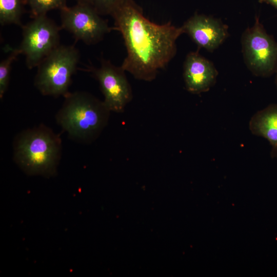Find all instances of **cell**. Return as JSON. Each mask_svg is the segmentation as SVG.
<instances>
[{
    "mask_svg": "<svg viewBox=\"0 0 277 277\" xmlns=\"http://www.w3.org/2000/svg\"><path fill=\"white\" fill-rule=\"evenodd\" d=\"M111 16L114 21L112 29L121 33L127 50L121 67L137 80H154L175 55L176 40L184 33L182 26L170 22L162 25L151 22L132 0Z\"/></svg>",
    "mask_w": 277,
    "mask_h": 277,
    "instance_id": "cell-1",
    "label": "cell"
},
{
    "mask_svg": "<svg viewBox=\"0 0 277 277\" xmlns=\"http://www.w3.org/2000/svg\"><path fill=\"white\" fill-rule=\"evenodd\" d=\"M55 115L57 123L69 137L89 144L106 127L111 111L103 101L84 91L69 92Z\"/></svg>",
    "mask_w": 277,
    "mask_h": 277,
    "instance_id": "cell-2",
    "label": "cell"
},
{
    "mask_svg": "<svg viewBox=\"0 0 277 277\" xmlns=\"http://www.w3.org/2000/svg\"><path fill=\"white\" fill-rule=\"evenodd\" d=\"M13 159L26 174L54 175L62 150L60 135L44 124L24 130L15 136Z\"/></svg>",
    "mask_w": 277,
    "mask_h": 277,
    "instance_id": "cell-3",
    "label": "cell"
},
{
    "mask_svg": "<svg viewBox=\"0 0 277 277\" xmlns=\"http://www.w3.org/2000/svg\"><path fill=\"white\" fill-rule=\"evenodd\" d=\"M80 60L77 49L73 45H60L37 66L34 84L43 95H66L72 77Z\"/></svg>",
    "mask_w": 277,
    "mask_h": 277,
    "instance_id": "cell-4",
    "label": "cell"
},
{
    "mask_svg": "<svg viewBox=\"0 0 277 277\" xmlns=\"http://www.w3.org/2000/svg\"><path fill=\"white\" fill-rule=\"evenodd\" d=\"M245 64L255 75L269 77L277 69V42L268 34L255 16L254 24L247 28L241 38Z\"/></svg>",
    "mask_w": 277,
    "mask_h": 277,
    "instance_id": "cell-5",
    "label": "cell"
},
{
    "mask_svg": "<svg viewBox=\"0 0 277 277\" xmlns=\"http://www.w3.org/2000/svg\"><path fill=\"white\" fill-rule=\"evenodd\" d=\"M22 26V39L17 48L26 60L27 68L37 67L41 62L60 45L62 29L47 15L32 18Z\"/></svg>",
    "mask_w": 277,
    "mask_h": 277,
    "instance_id": "cell-6",
    "label": "cell"
},
{
    "mask_svg": "<svg viewBox=\"0 0 277 277\" xmlns=\"http://www.w3.org/2000/svg\"><path fill=\"white\" fill-rule=\"evenodd\" d=\"M62 29L87 45L98 43L113 30L90 5L77 3L60 10Z\"/></svg>",
    "mask_w": 277,
    "mask_h": 277,
    "instance_id": "cell-7",
    "label": "cell"
},
{
    "mask_svg": "<svg viewBox=\"0 0 277 277\" xmlns=\"http://www.w3.org/2000/svg\"><path fill=\"white\" fill-rule=\"evenodd\" d=\"M104 95V103L111 112H123L132 99L131 87L120 67L103 60L100 66L92 70Z\"/></svg>",
    "mask_w": 277,
    "mask_h": 277,
    "instance_id": "cell-8",
    "label": "cell"
},
{
    "mask_svg": "<svg viewBox=\"0 0 277 277\" xmlns=\"http://www.w3.org/2000/svg\"><path fill=\"white\" fill-rule=\"evenodd\" d=\"M199 48L213 52L229 36L228 27L217 18L197 13L188 18L182 26Z\"/></svg>",
    "mask_w": 277,
    "mask_h": 277,
    "instance_id": "cell-9",
    "label": "cell"
},
{
    "mask_svg": "<svg viewBox=\"0 0 277 277\" xmlns=\"http://www.w3.org/2000/svg\"><path fill=\"white\" fill-rule=\"evenodd\" d=\"M183 69L186 89L194 94L209 90L215 83L218 74L214 64L202 56L199 50L187 55Z\"/></svg>",
    "mask_w": 277,
    "mask_h": 277,
    "instance_id": "cell-10",
    "label": "cell"
},
{
    "mask_svg": "<svg viewBox=\"0 0 277 277\" xmlns=\"http://www.w3.org/2000/svg\"><path fill=\"white\" fill-rule=\"evenodd\" d=\"M249 128L254 134L268 141L271 157H277V104H271L255 113L250 121Z\"/></svg>",
    "mask_w": 277,
    "mask_h": 277,
    "instance_id": "cell-11",
    "label": "cell"
},
{
    "mask_svg": "<svg viewBox=\"0 0 277 277\" xmlns=\"http://www.w3.org/2000/svg\"><path fill=\"white\" fill-rule=\"evenodd\" d=\"M24 10L23 0H0V24L22 26Z\"/></svg>",
    "mask_w": 277,
    "mask_h": 277,
    "instance_id": "cell-12",
    "label": "cell"
},
{
    "mask_svg": "<svg viewBox=\"0 0 277 277\" xmlns=\"http://www.w3.org/2000/svg\"><path fill=\"white\" fill-rule=\"evenodd\" d=\"M30 8L32 18L47 15V12L54 9H62L67 7L66 0H25Z\"/></svg>",
    "mask_w": 277,
    "mask_h": 277,
    "instance_id": "cell-13",
    "label": "cell"
},
{
    "mask_svg": "<svg viewBox=\"0 0 277 277\" xmlns=\"http://www.w3.org/2000/svg\"><path fill=\"white\" fill-rule=\"evenodd\" d=\"M19 54L17 48L13 49L10 54L0 63L1 99L3 98L9 86L12 63Z\"/></svg>",
    "mask_w": 277,
    "mask_h": 277,
    "instance_id": "cell-14",
    "label": "cell"
},
{
    "mask_svg": "<svg viewBox=\"0 0 277 277\" xmlns=\"http://www.w3.org/2000/svg\"><path fill=\"white\" fill-rule=\"evenodd\" d=\"M129 0H91V5L100 15L112 14Z\"/></svg>",
    "mask_w": 277,
    "mask_h": 277,
    "instance_id": "cell-15",
    "label": "cell"
},
{
    "mask_svg": "<svg viewBox=\"0 0 277 277\" xmlns=\"http://www.w3.org/2000/svg\"><path fill=\"white\" fill-rule=\"evenodd\" d=\"M259 2L270 5L277 9V0H259Z\"/></svg>",
    "mask_w": 277,
    "mask_h": 277,
    "instance_id": "cell-16",
    "label": "cell"
},
{
    "mask_svg": "<svg viewBox=\"0 0 277 277\" xmlns=\"http://www.w3.org/2000/svg\"><path fill=\"white\" fill-rule=\"evenodd\" d=\"M76 1L77 2V3L89 4V5H91V0H76Z\"/></svg>",
    "mask_w": 277,
    "mask_h": 277,
    "instance_id": "cell-17",
    "label": "cell"
},
{
    "mask_svg": "<svg viewBox=\"0 0 277 277\" xmlns=\"http://www.w3.org/2000/svg\"><path fill=\"white\" fill-rule=\"evenodd\" d=\"M275 73V85L277 88V69Z\"/></svg>",
    "mask_w": 277,
    "mask_h": 277,
    "instance_id": "cell-18",
    "label": "cell"
}]
</instances>
